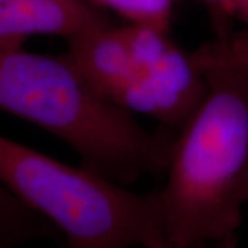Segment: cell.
Returning <instances> with one entry per match:
<instances>
[{
  "mask_svg": "<svg viewBox=\"0 0 248 248\" xmlns=\"http://www.w3.org/2000/svg\"><path fill=\"white\" fill-rule=\"evenodd\" d=\"M60 233L0 182V248H21Z\"/></svg>",
  "mask_w": 248,
  "mask_h": 248,
  "instance_id": "52a82bcc",
  "label": "cell"
},
{
  "mask_svg": "<svg viewBox=\"0 0 248 248\" xmlns=\"http://www.w3.org/2000/svg\"><path fill=\"white\" fill-rule=\"evenodd\" d=\"M0 182L63 234L68 248L170 247L159 192L137 193L3 135Z\"/></svg>",
  "mask_w": 248,
  "mask_h": 248,
  "instance_id": "3957f363",
  "label": "cell"
},
{
  "mask_svg": "<svg viewBox=\"0 0 248 248\" xmlns=\"http://www.w3.org/2000/svg\"><path fill=\"white\" fill-rule=\"evenodd\" d=\"M203 1L204 4L207 6V9H208V13H210L215 36L231 33L233 31V28H232L233 19L226 13L223 0H203Z\"/></svg>",
  "mask_w": 248,
  "mask_h": 248,
  "instance_id": "9c48e42d",
  "label": "cell"
},
{
  "mask_svg": "<svg viewBox=\"0 0 248 248\" xmlns=\"http://www.w3.org/2000/svg\"><path fill=\"white\" fill-rule=\"evenodd\" d=\"M217 244H218V247L217 248H236V244H237L236 234H233V236H229V237H226V239L221 240V241H218ZM167 248H174V247H167Z\"/></svg>",
  "mask_w": 248,
  "mask_h": 248,
  "instance_id": "8fae6325",
  "label": "cell"
},
{
  "mask_svg": "<svg viewBox=\"0 0 248 248\" xmlns=\"http://www.w3.org/2000/svg\"><path fill=\"white\" fill-rule=\"evenodd\" d=\"M95 9L112 11L131 25L170 31L174 0H84Z\"/></svg>",
  "mask_w": 248,
  "mask_h": 248,
  "instance_id": "ba28073f",
  "label": "cell"
},
{
  "mask_svg": "<svg viewBox=\"0 0 248 248\" xmlns=\"http://www.w3.org/2000/svg\"><path fill=\"white\" fill-rule=\"evenodd\" d=\"M110 22L105 11L84 0H3L0 48H24L33 36H57L66 42Z\"/></svg>",
  "mask_w": 248,
  "mask_h": 248,
  "instance_id": "5b68a950",
  "label": "cell"
},
{
  "mask_svg": "<svg viewBox=\"0 0 248 248\" xmlns=\"http://www.w3.org/2000/svg\"><path fill=\"white\" fill-rule=\"evenodd\" d=\"M192 57L205 94L175 134L159 190L174 248L236 234L248 204V29L215 36Z\"/></svg>",
  "mask_w": 248,
  "mask_h": 248,
  "instance_id": "6da1fadb",
  "label": "cell"
},
{
  "mask_svg": "<svg viewBox=\"0 0 248 248\" xmlns=\"http://www.w3.org/2000/svg\"><path fill=\"white\" fill-rule=\"evenodd\" d=\"M204 94L205 83L192 53H185L172 43L160 58L137 72L115 104L131 113L153 117L164 128L178 131Z\"/></svg>",
  "mask_w": 248,
  "mask_h": 248,
  "instance_id": "277c9868",
  "label": "cell"
},
{
  "mask_svg": "<svg viewBox=\"0 0 248 248\" xmlns=\"http://www.w3.org/2000/svg\"><path fill=\"white\" fill-rule=\"evenodd\" d=\"M226 13L232 19H237L248 29V0H223Z\"/></svg>",
  "mask_w": 248,
  "mask_h": 248,
  "instance_id": "30bf717a",
  "label": "cell"
},
{
  "mask_svg": "<svg viewBox=\"0 0 248 248\" xmlns=\"http://www.w3.org/2000/svg\"><path fill=\"white\" fill-rule=\"evenodd\" d=\"M66 55L83 78L112 102L137 75L123 27L112 22L66 40Z\"/></svg>",
  "mask_w": 248,
  "mask_h": 248,
  "instance_id": "8992f818",
  "label": "cell"
},
{
  "mask_svg": "<svg viewBox=\"0 0 248 248\" xmlns=\"http://www.w3.org/2000/svg\"><path fill=\"white\" fill-rule=\"evenodd\" d=\"M0 112L66 143L80 164L122 185L166 174L177 131H151L101 95L66 53L0 48Z\"/></svg>",
  "mask_w": 248,
  "mask_h": 248,
  "instance_id": "7a4b0ae2",
  "label": "cell"
}]
</instances>
